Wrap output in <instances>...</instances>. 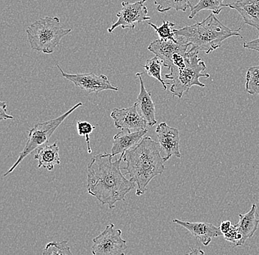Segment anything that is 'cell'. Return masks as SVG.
Here are the masks:
<instances>
[{"instance_id":"1","label":"cell","mask_w":259,"mask_h":255,"mask_svg":"<svg viewBox=\"0 0 259 255\" xmlns=\"http://www.w3.org/2000/svg\"><path fill=\"white\" fill-rule=\"evenodd\" d=\"M112 154L105 153L92 158L88 166L87 188L89 194L95 196L103 205L113 209L118 201L125 200L136 184L125 178L121 171L122 157L112 162Z\"/></svg>"},{"instance_id":"2","label":"cell","mask_w":259,"mask_h":255,"mask_svg":"<svg viewBox=\"0 0 259 255\" xmlns=\"http://www.w3.org/2000/svg\"><path fill=\"white\" fill-rule=\"evenodd\" d=\"M121 157L126 163L125 174L137 184L138 196L145 194L149 183L165 170L160 144L150 136L144 137Z\"/></svg>"},{"instance_id":"3","label":"cell","mask_w":259,"mask_h":255,"mask_svg":"<svg viewBox=\"0 0 259 255\" xmlns=\"http://www.w3.org/2000/svg\"><path fill=\"white\" fill-rule=\"evenodd\" d=\"M238 30H231L224 25L213 13L201 22L186 26L183 28L174 29L176 37H183L192 46L190 51H202L206 54L218 50L227 39L232 37L243 38Z\"/></svg>"},{"instance_id":"4","label":"cell","mask_w":259,"mask_h":255,"mask_svg":"<svg viewBox=\"0 0 259 255\" xmlns=\"http://www.w3.org/2000/svg\"><path fill=\"white\" fill-rule=\"evenodd\" d=\"M198 51H188L186 65L182 69H171L170 72L165 75V79L169 80L166 84L170 85V92L173 97L182 98L194 86L205 87L200 82V78H209L210 75L203 73L206 69L205 62L199 58Z\"/></svg>"},{"instance_id":"5","label":"cell","mask_w":259,"mask_h":255,"mask_svg":"<svg viewBox=\"0 0 259 255\" xmlns=\"http://www.w3.org/2000/svg\"><path fill=\"white\" fill-rule=\"evenodd\" d=\"M71 32L72 29H65L61 26L57 16H45L27 29V39L32 50L46 54L53 53L61 40Z\"/></svg>"},{"instance_id":"6","label":"cell","mask_w":259,"mask_h":255,"mask_svg":"<svg viewBox=\"0 0 259 255\" xmlns=\"http://www.w3.org/2000/svg\"><path fill=\"white\" fill-rule=\"evenodd\" d=\"M82 103H80L76 104L69 111L66 112L64 115H61L56 119L49 120V121L43 122V123H37L33 128L28 131V138L27 142L26 143L24 150L19 154L18 160L14 165L9 169L8 172L5 173V176H7L10 173H12L18 165L22 162L29 155L31 154L33 151L37 150L42 146L46 145L50 140L51 136L54 134L57 128L59 127L63 122L64 121L74 110L81 106Z\"/></svg>"},{"instance_id":"7","label":"cell","mask_w":259,"mask_h":255,"mask_svg":"<svg viewBox=\"0 0 259 255\" xmlns=\"http://www.w3.org/2000/svg\"><path fill=\"white\" fill-rule=\"evenodd\" d=\"M122 231L115 228L114 224L110 223L104 231L93 239V255H125L127 241L121 238Z\"/></svg>"},{"instance_id":"8","label":"cell","mask_w":259,"mask_h":255,"mask_svg":"<svg viewBox=\"0 0 259 255\" xmlns=\"http://www.w3.org/2000/svg\"><path fill=\"white\" fill-rule=\"evenodd\" d=\"M147 1L140 0L134 3L122 2L121 11L116 14L117 22L108 29V32L112 33L119 27L122 29L131 28L134 30L137 24L150 20L151 17L148 16V10L145 5Z\"/></svg>"},{"instance_id":"9","label":"cell","mask_w":259,"mask_h":255,"mask_svg":"<svg viewBox=\"0 0 259 255\" xmlns=\"http://www.w3.org/2000/svg\"><path fill=\"white\" fill-rule=\"evenodd\" d=\"M57 67L61 71L62 78L71 81L75 87L87 91L88 93H99L105 90L119 91L117 87L111 84L105 75H96L92 72L68 74L62 70L59 65H57Z\"/></svg>"},{"instance_id":"10","label":"cell","mask_w":259,"mask_h":255,"mask_svg":"<svg viewBox=\"0 0 259 255\" xmlns=\"http://www.w3.org/2000/svg\"><path fill=\"white\" fill-rule=\"evenodd\" d=\"M189 45L184 37H177V42L160 39L154 41L147 49L161 60L163 66L169 69L175 55L187 53Z\"/></svg>"},{"instance_id":"11","label":"cell","mask_w":259,"mask_h":255,"mask_svg":"<svg viewBox=\"0 0 259 255\" xmlns=\"http://www.w3.org/2000/svg\"><path fill=\"white\" fill-rule=\"evenodd\" d=\"M155 132L164 162L172 156L181 159L182 156L180 152V134L178 128L171 127L163 122L158 125Z\"/></svg>"},{"instance_id":"12","label":"cell","mask_w":259,"mask_h":255,"mask_svg":"<svg viewBox=\"0 0 259 255\" xmlns=\"http://www.w3.org/2000/svg\"><path fill=\"white\" fill-rule=\"evenodd\" d=\"M116 128L131 131L147 129V123L137 110L134 103L125 108H114L111 114Z\"/></svg>"},{"instance_id":"13","label":"cell","mask_w":259,"mask_h":255,"mask_svg":"<svg viewBox=\"0 0 259 255\" xmlns=\"http://www.w3.org/2000/svg\"><path fill=\"white\" fill-rule=\"evenodd\" d=\"M172 222L186 228L192 235H194L196 239L200 240L204 246H208L212 238L223 235L220 227H216L212 224L183 222L178 219H174Z\"/></svg>"},{"instance_id":"14","label":"cell","mask_w":259,"mask_h":255,"mask_svg":"<svg viewBox=\"0 0 259 255\" xmlns=\"http://www.w3.org/2000/svg\"><path fill=\"white\" fill-rule=\"evenodd\" d=\"M148 132V129L141 131H131L122 130L113 136L111 154L116 157L120 154L123 157L124 153L137 146L143 139L144 136Z\"/></svg>"},{"instance_id":"15","label":"cell","mask_w":259,"mask_h":255,"mask_svg":"<svg viewBox=\"0 0 259 255\" xmlns=\"http://www.w3.org/2000/svg\"><path fill=\"white\" fill-rule=\"evenodd\" d=\"M142 75H143L142 72H137L136 74V76L139 78L140 81V92L135 103L137 105L138 111L147 121L148 126H153L157 124L155 104L152 98L151 93L147 92L146 89L143 79H142Z\"/></svg>"},{"instance_id":"16","label":"cell","mask_w":259,"mask_h":255,"mask_svg":"<svg viewBox=\"0 0 259 255\" xmlns=\"http://www.w3.org/2000/svg\"><path fill=\"white\" fill-rule=\"evenodd\" d=\"M228 7L237 11L244 23L256 28L259 33V0H237L228 3Z\"/></svg>"},{"instance_id":"17","label":"cell","mask_w":259,"mask_h":255,"mask_svg":"<svg viewBox=\"0 0 259 255\" xmlns=\"http://www.w3.org/2000/svg\"><path fill=\"white\" fill-rule=\"evenodd\" d=\"M256 209V204H252L248 212L246 214H239V222L235 224L238 231L242 236L241 246H243L245 243L246 240L252 238L258 229L259 220L255 217Z\"/></svg>"},{"instance_id":"18","label":"cell","mask_w":259,"mask_h":255,"mask_svg":"<svg viewBox=\"0 0 259 255\" xmlns=\"http://www.w3.org/2000/svg\"><path fill=\"white\" fill-rule=\"evenodd\" d=\"M34 159L38 162V168H45L51 171L54 169L55 165L61 164L58 143L55 142L50 145L46 144L37 149Z\"/></svg>"},{"instance_id":"19","label":"cell","mask_w":259,"mask_h":255,"mask_svg":"<svg viewBox=\"0 0 259 255\" xmlns=\"http://www.w3.org/2000/svg\"><path fill=\"white\" fill-rule=\"evenodd\" d=\"M224 0H200L196 6L191 8V14L189 19H193L202 10L211 11L215 15H219L223 8L228 7V4L223 3Z\"/></svg>"},{"instance_id":"20","label":"cell","mask_w":259,"mask_h":255,"mask_svg":"<svg viewBox=\"0 0 259 255\" xmlns=\"http://www.w3.org/2000/svg\"><path fill=\"white\" fill-rule=\"evenodd\" d=\"M156 10L160 13L167 12L171 9L185 12L188 8L193 6L191 4L190 0H155Z\"/></svg>"},{"instance_id":"21","label":"cell","mask_w":259,"mask_h":255,"mask_svg":"<svg viewBox=\"0 0 259 255\" xmlns=\"http://www.w3.org/2000/svg\"><path fill=\"white\" fill-rule=\"evenodd\" d=\"M162 66H163V62L158 57H153V58L147 60V62L145 65H143V67L145 68V72L147 73L149 76L153 77L154 79H156L157 81H159L162 84L164 90L167 89V84L166 81L162 79L161 70Z\"/></svg>"},{"instance_id":"22","label":"cell","mask_w":259,"mask_h":255,"mask_svg":"<svg viewBox=\"0 0 259 255\" xmlns=\"http://www.w3.org/2000/svg\"><path fill=\"white\" fill-rule=\"evenodd\" d=\"M245 89L250 95H259V66H252L247 69Z\"/></svg>"},{"instance_id":"23","label":"cell","mask_w":259,"mask_h":255,"mask_svg":"<svg viewBox=\"0 0 259 255\" xmlns=\"http://www.w3.org/2000/svg\"><path fill=\"white\" fill-rule=\"evenodd\" d=\"M42 255H73L67 240L53 241L48 243L43 250Z\"/></svg>"},{"instance_id":"24","label":"cell","mask_w":259,"mask_h":255,"mask_svg":"<svg viewBox=\"0 0 259 255\" xmlns=\"http://www.w3.org/2000/svg\"><path fill=\"white\" fill-rule=\"evenodd\" d=\"M148 24L153 27L154 30L159 37L160 40L177 42V37L173 30L174 29H172V27L176 26V24L169 22V21H163V24L160 27H158L151 22H148Z\"/></svg>"},{"instance_id":"25","label":"cell","mask_w":259,"mask_h":255,"mask_svg":"<svg viewBox=\"0 0 259 255\" xmlns=\"http://www.w3.org/2000/svg\"><path fill=\"white\" fill-rule=\"evenodd\" d=\"M95 129V126H92L91 123L87 121L77 122V131L80 136H85L87 141V147H88L89 154H92V150L90 143V134Z\"/></svg>"},{"instance_id":"26","label":"cell","mask_w":259,"mask_h":255,"mask_svg":"<svg viewBox=\"0 0 259 255\" xmlns=\"http://www.w3.org/2000/svg\"><path fill=\"white\" fill-rule=\"evenodd\" d=\"M225 239L227 241L231 242L234 243L236 246H240L241 243H242V236L239 231H238L237 228L236 226H231V229L227 233L224 234Z\"/></svg>"},{"instance_id":"27","label":"cell","mask_w":259,"mask_h":255,"mask_svg":"<svg viewBox=\"0 0 259 255\" xmlns=\"http://www.w3.org/2000/svg\"><path fill=\"white\" fill-rule=\"evenodd\" d=\"M6 108H7V103L6 102H0V120H1L14 118V117L6 113Z\"/></svg>"},{"instance_id":"28","label":"cell","mask_w":259,"mask_h":255,"mask_svg":"<svg viewBox=\"0 0 259 255\" xmlns=\"http://www.w3.org/2000/svg\"><path fill=\"white\" fill-rule=\"evenodd\" d=\"M243 47H244V48L259 52V38L253 41H251V42H244Z\"/></svg>"},{"instance_id":"29","label":"cell","mask_w":259,"mask_h":255,"mask_svg":"<svg viewBox=\"0 0 259 255\" xmlns=\"http://www.w3.org/2000/svg\"><path fill=\"white\" fill-rule=\"evenodd\" d=\"M231 226H232V224H231V222H229V221H224V222H222L220 226V229L221 230L222 233L223 235L227 233V232L229 231Z\"/></svg>"},{"instance_id":"30","label":"cell","mask_w":259,"mask_h":255,"mask_svg":"<svg viewBox=\"0 0 259 255\" xmlns=\"http://www.w3.org/2000/svg\"><path fill=\"white\" fill-rule=\"evenodd\" d=\"M186 255H207L200 248H190V251Z\"/></svg>"}]
</instances>
